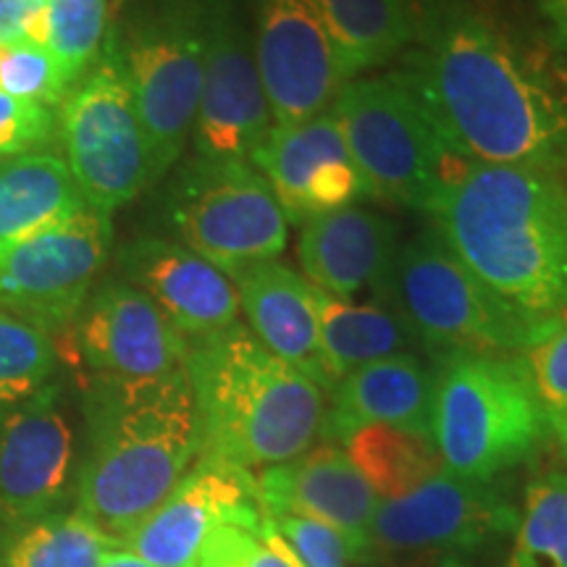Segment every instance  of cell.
<instances>
[{
    "label": "cell",
    "mask_w": 567,
    "mask_h": 567,
    "mask_svg": "<svg viewBox=\"0 0 567 567\" xmlns=\"http://www.w3.org/2000/svg\"><path fill=\"white\" fill-rule=\"evenodd\" d=\"M402 84L467 163L567 172V97L465 0H417Z\"/></svg>",
    "instance_id": "1"
},
{
    "label": "cell",
    "mask_w": 567,
    "mask_h": 567,
    "mask_svg": "<svg viewBox=\"0 0 567 567\" xmlns=\"http://www.w3.org/2000/svg\"><path fill=\"white\" fill-rule=\"evenodd\" d=\"M82 415L74 509L122 547L200 457L193 386L184 368L153 379L92 375Z\"/></svg>",
    "instance_id": "2"
},
{
    "label": "cell",
    "mask_w": 567,
    "mask_h": 567,
    "mask_svg": "<svg viewBox=\"0 0 567 567\" xmlns=\"http://www.w3.org/2000/svg\"><path fill=\"white\" fill-rule=\"evenodd\" d=\"M431 224L502 300L567 313V182L520 166L471 163Z\"/></svg>",
    "instance_id": "3"
},
{
    "label": "cell",
    "mask_w": 567,
    "mask_h": 567,
    "mask_svg": "<svg viewBox=\"0 0 567 567\" xmlns=\"http://www.w3.org/2000/svg\"><path fill=\"white\" fill-rule=\"evenodd\" d=\"M184 373L200 415V457L245 471L289 463L321 436L326 392L245 323L187 339Z\"/></svg>",
    "instance_id": "4"
},
{
    "label": "cell",
    "mask_w": 567,
    "mask_h": 567,
    "mask_svg": "<svg viewBox=\"0 0 567 567\" xmlns=\"http://www.w3.org/2000/svg\"><path fill=\"white\" fill-rule=\"evenodd\" d=\"M373 292L436 360L463 352H526L567 316L528 313L502 300L457 258L434 224L396 245Z\"/></svg>",
    "instance_id": "5"
},
{
    "label": "cell",
    "mask_w": 567,
    "mask_h": 567,
    "mask_svg": "<svg viewBox=\"0 0 567 567\" xmlns=\"http://www.w3.org/2000/svg\"><path fill=\"white\" fill-rule=\"evenodd\" d=\"M431 439L450 473L496 481L549 434L523 354L463 352L436 360Z\"/></svg>",
    "instance_id": "6"
},
{
    "label": "cell",
    "mask_w": 567,
    "mask_h": 567,
    "mask_svg": "<svg viewBox=\"0 0 567 567\" xmlns=\"http://www.w3.org/2000/svg\"><path fill=\"white\" fill-rule=\"evenodd\" d=\"M109 42L151 142L155 182H163L193 140L203 95V0H118Z\"/></svg>",
    "instance_id": "7"
},
{
    "label": "cell",
    "mask_w": 567,
    "mask_h": 567,
    "mask_svg": "<svg viewBox=\"0 0 567 567\" xmlns=\"http://www.w3.org/2000/svg\"><path fill=\"white\" fill-rule=\"evenodd\" d=\"M331 113L375 197L434 213L467 172L423 105L394 80H350Z\"/></svg>",
    "instance_id": "8"
},
{
    "label": "cell",
    "mask_w": 567,
    "mask_h": 567,
    "mask_svg": "<svg viewBox=\"0 0 567 567\" xmlns=\"http://www.w3.org/2000/svg\"><path fill=\"white\" fill-rule=\"evenodd\" d=\"M161 213L176 243L226 276L274 260L287 247V218L250 161H179Z\"/></svg>",
    "instance_id": "9"
},
{
    "label": "cell",
    "mask_w": 567,
    "mask_h": 567,
    "mask_svg": "<svg viewBox=\"0 0 567 567\" xmlns=\"http://www.w3.org/2000/svg\"><path fill=\"white\" fill-rule=\"evenodd\" d=\"M59 137L90 208L113 216L155 184L151 142L109 38L90 74L61 103Z\"/></svg>",
    "instance_id": "10"
},
{
    "label": "cell",
    "mask_w": 567,
    "mask_h": 567,
    "mask_svg": "<svg viewBox=\"0 0 567 567\" xmlns=\"http://www.w3.org/2000/svg\"><path fill=\"white\" fill-rule=\"evenodd\" d=\"M113 245V221L95 208L66 224L0 245V308L51 334L71 329Z\"/></svg>",
    "instance_id": "11"
},
{
    "label": "cell",
    "mask_w": 567,
    "mask_h": 567,
    "mask_svg": "<svg viewBox=\"0 0 567 567\" xmlns=\"http://www.w3.org/2000/svg\"><path fill=\"white\" fill-rule=\"evenodd\" d=\"M255 63L274 124L331 111L352 80L313 0H245Z\"/></svg>",
    "instance_id": "12"
},
{
    "label": "cell",
    "mask_w": 567,
    "mask_h": 567,
    "mask_svg": "<svg viewBox=\"0 0 567 567\" xmlns=\"http://www.w3.org/2000/svg\"><path fill=\"white\" fill-rule=\"evenodd\" d=\"M205 74L193 126V155L213 161H250L271 130V111L245 0H203Z\"/></svg>",
    "instance_id": "13"
},
{
    "label": "cell",
    "mask_w": 567,
    "mask_h": 567,
    "mask_svg": "<svg viewBox=\"0 0 567 567\" xmlns=\"http://www.w3.org/2000/svg\"><path fill=\"white\" fill-rule=\"evenodd\" d=\"M76 431L59 381L0 410V513L11 520H38L59 513L74 496Z\"/></svg>",
    "instance_id": "14"
},
{
    "label": "cell",
    "mask_w": 567,
    "mask_h": 567,
    "mask_svg": "<svg viewBox=\"0 0 567 567\" xmlns=\"http://www.w3.org/2000/svg\"><path fill=\"white\" fill-rule=\"evenodd\" d=\"M266 507L258 476L245 467L197 457L122 547L155 567H200V551L218 526H237L260 536Z\"/></svg>",
    "instance_id": "15"
},
{
    "label": "cell",
    "mask_w": 567,
    "mask_h": 567,
    "mask_svg": "<svg viewBox=\"0 0 567 567\" xmlns=\"http://www.w3.org/2000/svg\"><path fill=\"white\" fill-rule=\"evenodd\" d=\"M517 507L496 481H473L446 467L396 499L379 502L371 551H473L513 530Z\"/></svg>",
    "instance_id": "16"
},
{
    "label": "cell",
    "mask_w": 567,
    "mask_h": 567,
    "mask_svg": "<svg viewBox=\"0 0 567 567\" xmlns=\"http://www.w3.org/2000/svg\"><path fill=\"white\" fill-rule=\"evenodd\" d=\"M250 163L264 174L287 224L300 226L375 197L331 111L300 124H274Z\"/></svg>",
    "instance_id": "17"
},
{
    "label": "cell",
    "mask_w": 567,
    "mask_h": 567,
    "mask_svg": "<svg viewBox=\"0 0 567 567\" xmlns=\"http://www.w3.org/2000/svg\"><path fill=\"white\" fill-rule=\"evenodd\" d=\"M80 358L92 375L153 379L184 368V339L147 295L122 276L92 287L71 323Z\"/></svg>",
    "instance_id": "18"
},
{
    "label": "cell",
    "mask_w": 567,
    "mask_h": 567,
    "mask_svg": "<svg viewBox=\"0 0 567 567\" xmlns=\"http://www.w3.org/2000/svg\"><path fill=\"white\" fill-rule=\"evenodd\" d=\"M124 281L153 300L184 339L221 331L239 316L231 279L208 260L172 239L140 234L116 250Z\"/></svg>",
    "instance_id": "19"
},
{
    "label": "cell",
    "mask_w": 567,
    "mask_h": 567,
    "mask_svg": "<svg viewBox=\"0 0 567 567\" xmlns=\"http://www.w3.org/2000/svg\"><path fill=\"white\" fill-rule=\"evenodd\" d=\"M258 492L268 515L284 513L329 523L373 557L371 523L379 496L342 446H313L289 463L266 467L258 476Z\"/></svg>",
    "instance_id": "20"
},
{
    "label": "cell",
    "mask_w": 567,
    "mask_h": 567,
    "mask_svg": "<svg viewBox=\"0 0 567 567\" xmlns=\"http://www.w3.org/2000/svg\"><path fill=\"white\" fill-rule=\"evenodd\" d=\"M434 389L436 373L417 354H396L358 368L329 392L321 439L344 446L365 425H392L431 439Z\"/></svg>",
    "instance_id": "21"
},
{
    "label": "cell",
    "mask_w": 567,
    "mask_h": 567,
    "mask_svg": "<svg viewBox=\"0 0 567 567\" xmlns=\"http://www.w3.org/2000/svg\"><path fill=\"white\" fill-rule=\"evenodd\" d=\"M229 279L237 289L239 310H245L258 342L329 394L313 284L276 260L239 268Z\"/></svg>",
    "instance_id": "22"
},
{
    "label": "cell",
    "mask_w": 567,
    "mask_h": 567,
    "mask_svg": "<svg viewBox=\"0 0 567 567\" xmlns=\"http://www.w3.org/2000/svg\"><path fill=\"white\" fill-rule=\"evenodd\" d=\"M300 226L297 258L305 281L339 300L373 289L400 245V229L392 218L363 205L321 213Z\"/></svg>",
    "instance_id": "23"
},
{
    "label": "cell",
    "mask_w": 567,
    "mask_h": 567,
    "mask_svg": "<svg viewBox=\"0 0 567 567\" xmlns=\"http://www.w3.org/2000/svg\"><path fill=\"white\" fill-rule=\"evenodd\" d=\"M84 210L90 203L53 147L0 158V245L53 229Z\"/></svg>",
    "instance_id": "24"
},
{
    "label": "cell",
    "mask_w": 567,
    "mask_h": 567,
    "mask_svg": "<svg viewBox=\"0 0 567 567\" xmlns=\"http://www.w3.org/2000/svg\"><path fill=\"white\" fill-rule=\"evenodd\" d=\"M318 337H321V360L331 389L358 368L415 354L417 339L405 321L384 302L339 300L316 289Z\"/></svg>",
    "instance_id": "25"
},
{
    "label": "cell",
    "mask_w": 567,
    "mask_h": 567,
    "mask_svg": "<svg viewBox=\"0 0 567 567\" xmlns=\"http://www.w3.org/2000/svg\"><path fill=\"white\" fill-rule=\"evenodd\" d=\"M352 80L400 59L417 30V0H313Z\"/></svg>",
    "instance_id": "26"
},
{
    "label": "cell",
    "mask_w": 567,
    "mask_h": 567,
    "mask_svg": "<svg viewBox=\"0 0 567 567\" xmlns=\"http://www.w3.org/2000/svg\"><path fill=\"white\" fill-rule=\"evenodd\" d=\"M344 452L379 502L405 496L444 467L431 439L392 425H365L354 431L344 442Z\"/></svg>",
    "instance_id": "27"
},
{
    "label": "cell",
    "mask_w": 567,
    "mask_h": 567,
    "mask_svg": "<svg viewBox=\"0 0 567 567\" xmlns=\"http://www.w3.org/2000/svg\"><path fill=\"white\" fill-rule=\"evenodd\" d=\"M118 544L95 523L71 509L24 523L0 567H97Z\"/></svg>",
    "instance_id": "28"
},
{
    "label": "cell",
    "mask_w": 567,
    "mask_h": 567,
    "mask_svg": "<svg viewBox=\"0 0 567 567\" xmlns=\"http://www.w3.org/2000/svg\"><path fill=\"white\" fill-rule=\"evenodd\" d=\"M507 567H567V473L549 471L528 484Z\"/></svg>",
    "instance_id": "29"
},
{
    "label": "cell",
    "mask_w": 567,
    "mask_h": 567,
    "mask_svg": "<svg viewBox=\"0 0 567 567\" xmlns=\"http://www.w3.org/2000/svg\"><path fill=\"white\" fill-rule=\"evenodd\" d=\"M109 30V0H45V48L71 90L101 59Z\"/></svg>",
    "instance_id": "30"
},
{
    "label": "cell",
    "mask_w": 567,
    "mask_h": 567,
    "mask_svg": "<svg viewBox=\"0 0 567 567\" xmlns=\"http://www.w3.org/2000/svg\"><path fill=\"white\" fill-rule=\"evenodd\" d=\"M59 371V350L48 329L0 308V410L38 394Z\"/></svg>",
    "instance_id": "31"
},
{
    "label": "cell",
    "mask_w": 567,
    "mask_h": 567,
    "mask_svg": "<svg viewBox=\"0 0 567 567\" xmlns=\"http://www.w3.org/2000/svg\"><path fill=\"white\" fill-rule=\"evenodd\" d=\"M260 536H274L300 567H347L368 559L365 549L339 528L300 515L266 513Z\"/></svg>",
    "instance_id": "32"
},
{
    "label": "cell",
    "mask_w": 567,
    "mask_h": 567,
    "mask_svg": "<svg viewBox=\"0 0 567 567\" xmlns=\"http://www.w3.org/2000/svg\"><path fill=\"white\" fill-rule=\"evenodd\" d=\"M0 92L59 111L71 87L45 45L19 40L0 45Z\"/></svg>",
    "instance_id": "33"
},
{
    "label": "cell",
    "mask_w": 567,
    "mask_h": 567,
    "mask_svg": "<svg viewBox=\"0 0 567 567\" xmlns=\"http://www.w3.org/2000/svg\"><path fill=\"white\" fill-rule=\"evenodd\" d=\"M200 567H300V563L274 536L218 526L200 551Z\"/></svg>",
    "instance_id": "34"
},
{
    "label": "cell",
    "mask_w": 567,
    "mask_h": 567,
    "mask_svg": "<svg viewBox=\"0 0 567 567\" xmlns=\"http://www.w3.org/2000/svg\"><path fill=\"white\" fill-rule=\"evenodd\" d=\"M55 140H59V111L13 101L0 92V158L51 151Z\"/></svg>",
    "instance_id": "35"
},
{
    "label": "cell",
    "mask_w": 567,
    "mask_h": 567,
    "mask_svg": "<svg viewBox=\"0 0 567 567\" xmlns=\"http://www.w3.org/2000/svg\"><path fill=\"white\" fill-rule=\"evenodd\" d=\"M523 363L544 410L567 408V316L547 339L523 352Z\"/></svg>",
    "instance_id": "36"
},
{
    "label": "cell",
    "mask_w": 567,
    "mask_h": 567,
    "mask_svg": "<svg viewBox=\"0 0 567 567\" xmlns=\"http://www.w3.org/2000/svg\"><path fill=\"white\" fill-rule=\"evenodd\" d=\"M19 40L45 45V0H0V45Z\"/></svg>",
    "instance_id": "37"
},
{
    "label": "cell",
    "mask_w": 567,
    "mask_h": 567,
    "mask_svg": "<svg viewBox=\"0 0 567 567\" xmlns=\"http://www.w3.org/2000/svg\"><path fill=\"white\" fill-rule=\"evenodd\" d=\"M538 3H542V11L551 21V32H555L557 45L567 55V0H538Z\"/></svg>",
    "instance_id": "38"
},
{
    "label": "cell",
    "mask_w": 567,
    "mask_h": 567,
    "mask_svg": "<svg viewBox=\"0 0 567 567\" xmlns=\"http://www.w3.org/2000/svg\"><path fill=\"white\" fill-rule=\"evenodd\" d=\"M97 567H155V565L147 563V559L137 557L130 549L116 547V549L105 551L103 559H101V565H97Z\"/></svg>",
    "instance_id": "39"
},
{
    "label": "cell",
    "mask_w": 567,
    "mask_h": 567,
    "mask_svg": "<svg viewBox=\"0 0 567 567\" xmlns=\"http://www.w3.org/2000/svg\"><path fill=\"white\" fill-rule=\"evenodd\" d=\"M547 423H549V434L555 436V442L559 446V455H563L565 465H567V408H559L555 413H547Z\"/></svg>",
    "instance_id": "40"
}]
</instances>
